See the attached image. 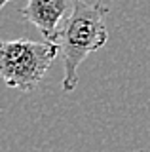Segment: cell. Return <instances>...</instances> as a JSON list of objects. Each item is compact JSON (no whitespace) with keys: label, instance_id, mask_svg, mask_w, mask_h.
<instances>
[{"label":"cell","instance_id":"obj_4","mask_svg":"<svg viewBox=\"0 0 150 152\" xmlns=\"http://www.w3.org/2000/svg\"><path fill=\"white\" fill-rule=\"evenodd\" d=\"M8 2H10V0H0V10H2L4 6H6V4H8Z\"/></svg>","mask_w":150,"mask_h":152},{"label":"cell","instance_id":"obj_3","mask_svg":"<svg viewBox=\"0 0 150 152\" xmlns=\"http://www.w3.org/2000/svg\"><path fill=\"white\" fill-rule=\"evenodd\" d=\"M74 6L76 0H27L21 8V15L38 28L44 40L55 42L61 23L68 17Z\"/></svg>","mask_w":150,"mask_h":152},{"label":"cell","instance_id":"obj_2","mask_svg":"<svg viewBox=\"0 0 150 152\" xmlns=\"http://www.w3.org/2000/svg\"><path fill=\"white\" fill-rule=\"evenodd\" d=\"M59 55L55 42L48 40H0V80L8 88L32 91L44 80Z\"/></svg>","mask_w":150,"mask_h":152},{"label":"cell","instance_id":"obj_1","mask_svg":"<svg viewBox=\"0 0 150 152\" xmlns=\"http://www.w3.org/2000/svg\"><path fill=\"white\" fill-rule=\"evenodd\" d=\"M108 10L103 0L86 2L76 0V6L68 13V17L61 23L55 44L59 48L61 59L65 66L63 91H72L78 84V69L82 61L90 53L101 50L108 40V31L105 27V15Z\"/></svg>","mask_w":150,"mask_h":152}]
</instances>
